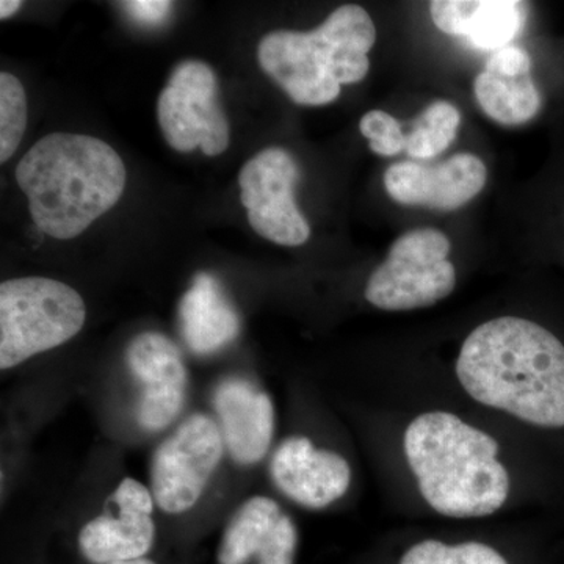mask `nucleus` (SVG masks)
<instances>
[{"instance_id":"obj_1","label":"nucleus","mask_w":564,"mask_h":564,"mask_svg":"<svg viewBox=\"0 0 564 564\" xmlns=\"http://www.w3.org/2000/svg\"><path fill=\"white\" fill-rule=\"evenodd\" d=\"M456 377L475 402L534 429L564 432V344L540 323H481L464 340Z\"/></svg>"},{"instance_id":"obj_2","label":"nucleus","mask_w":564,"mask_h":564,"mask_svg":"<svg viewBox=\"0 0 564 564\" xmlns=\"http://www.w3.org/2000/svg\"><path fill=\"white\" fill-rule=\"evenodd\" d=\"M126 177L124 162L110 144L80 133H50L17 166L33 225L58 240L80 236L120 202Z\"/></svg>"},{"instance_id":"obj_3","label":"nucleus","mask_w":564,"mask_h":564,"mask_svg":"<svg viewBox=\"0 0 564 564\" xmlns=\"http://www.w3.org/2000/svg\"><path fill=\"white\" fill-rule=\"evenodd\" d=\"M403 451L423 500L455 519L497 513L510 496V475L491 434L447 411H430L408 425Z\"/></svg>"},{"instance_id":"obj_4","label":"nucleus","mask_w":564,"mask_h":564,"mask_svg":"<svg viewBox=\"0 0 564 564\" xmlns=\"http://www.w3.org/2000/svg\"><path fill=\"white\" fill-rule=\"evenodd\" d=\"M377 40L373 20L362 7L343 6L313 32L276 31L258 47L262 69L300 106H325L343 85L361 82L370 69Z\"/></svg>"},{"instance_id":"obj_5","label":"nucleus","mask_w":564,"mask_h":564,"mask_svg":"<svg viewBox=\"0 0 564 564\" xmlns=\"http://www.w3.org/2000/svg\"><path fill=\"white\" fill-rule=\"evenodd\" d=\"M87 307L79 292L51 278L0 284V369L10 370L80 333Z\"/></svg>"},{"instance_id":"obj_6","label":"nucleus","mask_w":564,"mask_h":564,"mask_svg":"<svg viewBox=\"0 0 564 564\" xmlns=\"http://www.w3.org/2000/svg\"><path fill=\"white\" fill-rule=\"evenodd\" d=\"M448 254L451 240L437 229L403 234L367 281V302L397 313L433 306L447 299L456 285V270Z\"/></svg>"},{"instance_id":"obj_7","label":"nucleus","mask_w":564,"mask_h":564,"mask_svg":"<svg viewBox=\"0 0 564 564\" xmlns=\"http://www.w3.org/2000/svg\"><path fill=\"white\" fill-rule=\"evenodd\" d=\"M225 452L217 421L203 413L188 415L152 455L155 505L166 514L191 511L217 473Z\"/></svg>"},{"instance_id":"obj_8","label":"nucleus","mask_w":564,"mask_h":564,"mask_svg":"<svg viewBox=\"0 0 564 564\" xmlns=\"http://www.w3.org/2000/svg\"><path fill=\"white\" fill-rule=\"evenodd\" d=\"M218 95L217 76L206 63L185 61L174 68L158 101L159 124L173 150L202 148L209 158L228 150L231 133Z\"/></svg>"},{"instance_id":"obj_9","label":"nucleus","mask_w":564,"mask_h":564,"mask_svg":"<svg viewBox=\"0 0 564 564\" xmlns=\"http://www.w3.org/2000/svg\"><path fill=\"white\" fill-rule=\"evenodd\" d=\"M300 169L282 148H267L245 163L239 184L248 221L263 239L300 247L311 237V228L295 203Z\"/></svg>"},{"instance_id":"obj_10","label":"nucleus","mask_w":564,"mask_h":564,"mask_svg":"<svg viewBox=\"0 0 564 564\" xmlns=\"http://www.w3.org/2000/svg\"><path fill=\"white\" fill-rule=\"evenodd\" d=\"M154 505L151 488L135 478L121 480L102 513L82 527V556L91 564L147 558L155 541Z\"/></svg>"},{"instance_id":"obj_11","label":"nucleus","mask_w":564,"mask_h":564,"mask_svg":"<svg viewBox=\"0 0 564 564\" xmlns=\"http://www.w3.org/2000/svg\"><path fill=\"white\" fill-rule=\"evenodd\" d=\"M129 372L139 386L135 417L141 429H169L187 397L188 373L177 345L162 333H141L126 350Z\"/></svg>"},{"instance_id":"obj_12","label":"nucleus","mask_w":564,"mask_h":564,"mask_svg":"<svg viewBox=\"0 0 564 564\" xmlns=\"http://www.w3.org/2000/svg\"><path fill=\"white\" fill-rule=\"evenodd\" d=\"M270 477L292 502L323 510L348 492L351 467L345 456L315 447L310 437L291 436L274 451Z\"/></svg>"},{"instance_id":"obj_13","label":"nucleus","mask_w":564,"mask_h":564,"mask_svg":"<svg viewBox=\"0 0 564 564\" xmlns=\"http://www.w3.org/2000/svg\"><path fill=\"white\" fill-rule=\"evenodd\" d=\"M299 530L276 500L252 496L229 519L218 545V564H295Z\"/></svg>"},{"instance_id":"obj_14","label":"nucleus","mask_w":564,"mask_h":564,"mask_svg":"<svg viewBox=\"0 0 564 564\" xmlns=\"http://www.w3.org/2000/svg\"><path fill=\"white\" fill-rule=\"evenodd\" d=\"M485 163L474 154H456L434 166L397 162L384 173L393 202L434 210H455L474 199L486 185Z\"/></svg>"},{"instance_id":"obj_15","label":"nucleus","mask_w":564,"mask_h":564,"mask_svg":"<svg viewBox=\"0 0 564 564\" xmlns=\"http://www.w3.org/2000/svg\"><path fill=\"white\" fill-rule=\"evenodd\" d=\"M226 452L240 464L252 466L269 454L274 434V406L269 393L245 378L220 381L212 395Z\"/></svg>"},{"instance_id":"obj_16","label":"nucleus","mask_w":564,"mask_h":564,"mask_svg":"<svg viewBox=\"0 0 564 564\" xmlns=\"http://www.w3.org/2000/svg\"><path fill=\"white\" fill-rule=\"evenodd\" d=\"M474 93L481 110L502 126L525 124L541 109L532 61L529 52L518 46L494 52L485 69L475 77Z\"/></svg>"},{"instance_id":"obj_17","label":"nucleus","mask_w":564,"mask_h":564,"mask_svg":"<svg viewBox=\"0 0 564 564\" xmlns=\"http://www.w3.org/2000/svg\"><path fill=\"white\" fill-rule=\"evenodd\" d=\"M430 13L440 31L484 51L510 46L527 20L525 3L516 0H436Z\"/></svg>"},{"instance_id":"obj_18","label":"nucleus","mask_w":564,"mask_h":564,"mask_svg":"<svg viewBox=\"0 0 564 564\" xmlns=\"http://www.w3.org/2000/svg\"><path fill=\"white\" fill-rule=\"evenodd\" d=\"M182 337L193 352L214 355L237 339L242 328L239 313L210 273H198L180 306Z\"/></svg>"},{"instance_id":"obj_19","label":"nucleus","mask_w":564,"mask_h":564,"mask_svg":"<svg viewBox=\"0 0 564 564\" xmlns=\"http://www.w3.org/2000/svg\"><path fill=\"white\" fill-rule=\"evenodd\" d=\"M462 124V113L454 104L433 102L423 110L413 122V129L406 135L408 154L421 161L436 158L451 147Z\"/></svg>"},{"instance_id":"obj_20","label":"nucleus","mask_w":564,"mask_h":564,"mask_svg":"<svg viewBox=\"0 0 564 564\" xmlns=\"http://www.w3.org/2000/svg\"><path fill=\"white\" fill-rule=\"evenodd\" d=\"M399 564H510L492 545L466 541L448 544L423 540L408 547Z\"/></svg>"},{"instance_id":"obj_21","label":"nucleus","mask_w":564,"mask_h":564,"mask_svg":"<svg viewBox=\"0 0 564 564\" xmlns=\"http://www.w3.org/2000/svg\"><path fill=\"white\" fill-rule=\"evenodd\" d=\"M28 128V95L18 77L0 74V162L6 163L20 148Z\"/></svg>"},{"instance_id":"obj_22","label":"nucleus","mask_w":564,"mask_h":564,"mask_svg":"<svg viewBox=\"0 0 564 564\" xmlns=\"http://www.w3.org/2000/svg\"><path fill=\"white\" fill-rule=\"evenodd\" d=\"M359 131L369 140V148L378 155L392 158L406 148V135L400 122L383 110H370L359 121Z\"/></svg>"},{"instance_id":"obj_23","label":"nucleus","mask_w":564,"mask_h":564,"mask_svg":"<svg viewBox=\"0 0 564 564\" xmlns=\"http://www.w3.org/2000/svg\"><path fill=\"white\" fill-rule=\"evenodd\" d=\"M121 6L133 21L144 25L162 24L173 9V3L166 0H132L122 2Z\"/></svg>"},{"instance_id":"obj_24","label":"nucleus","mask_w":564,"mask_h":564,"mask_svg":"<svg viewBox=\"0 0 564 564\" xmlns=\"http://www.w3.org/2000/svg\"><path fill=\"white\" fill-rule=\"evenodd\" d=\"M22 2L20 0H2L0 2V20L13 17L17 11H20Z\"/></svg>"},{"instance_id":"obj_25","label":"nucleus","mask_w":564,"mask_h":564,"mask_svg":"<svg viewBox=\"0 0 564 564\" xmlns=\"http://www.w3.org/2000/svg\"><path fill=\"white\" fill-rule=\"evenodd\" d=\"M109 564H158L152 562V560L148 558H140V560H129V562H117V563H109Z\"/></svg>"}]
</instances>
